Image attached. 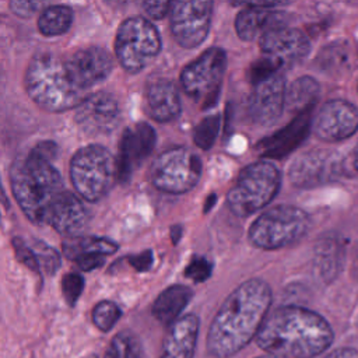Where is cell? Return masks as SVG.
Segmentation results:
<instances>
[{"label":"cell","instance_id":"1","mask_svg":"<svg viewBox=\"0 0 358 358\" xmlns=\"http://www.w3.org/2000/svg\"><path fill=\"white\" fill-rule=\"evenodd\" d=\"M113 60L99 46H85L66 55H35L25 71L24 84L29 98L43 110L64 112L78 108L112 73Z\"/></svg>","mask_w":358,"mask_h":358},{"label":"cell","instance_id":"2","mask_svg":"<svg viewBox=\"0 0 358 358\" xmlns=\"http://www.w3.org/2000/svg\"><path fill=\"white\" fill-rule=\"evenodd\" d=\"M13 196L27 218L36 225H50L69 238L78 236L90 214L83 201L64 189L52 161L31 148L18 155L10 168Z\"/></svg>","mask_w":358,"mask_h":358},{"label":"cell","instance_id":"3","mask_svg":"<svg viewBox=\"0 0 358 358\" xmlns=\"http://www.w3.org/2000/svg\"><path fill=\"white\" fill-rule=\"evenodd\" d=\"M271 289L260 278H252L236 287L222 302L210 324L206 347L214 358L238 354L263 326L271 305Z\"/></svg>","mask_w":358,"mask_h":358},{"label":"cell","instance_id":"4","mask_svg":"<svg viewBox=\"0 0 358 358\" xmlns=\"http://www.w3.org/2000/svg\"><path fill=\"white\" fill-rule=\"evenodd\" d=\"M333 330L319 313L302 306H282L267 315L256 341L280 358H313L333 343Z\"/></svg>","mask_w":358,"mask_h":358},{"label":"cell","instance_id":"5","mask_svg":"<svg viewBox=\"0 0 358 358\" xmlns=\"http://www.w3.org/2000/svg\"><path fill=\"white\" fill-rule=\"evenodd\" d=\"M281 173L268 161L245 166L227 194L229 210L239 217H249L266 207L278 193Z\"/></svg>","mask_w":358,"mask_h":358},{"label":"cell","instance_id":"6","mask_svg":"<svg viewBox=\"0 0 358 358\" xmlns=\"http://www.w3.org/2000/svg\"><path fill=\"white\" fill-rule=\"evenodd\" d=\"M310 228L309 215L299 207L278 204L260 214L249 228V241L264 250L281 249L299 242Z\"/></svg>","mask_w":358,"mask_h":358},{"label":"cell","instance_id":"7","mask_svg":"<svg viewBox=\"0 0 358 358\" xmlns=\"http://www.w3.org/2000/svg\"><path fill=\"white\" fill-rule=\"evenodd\" d=\"M70 179L74 190L87 201L101 200L117 179L116 158L102 145L80 148L70 161Z\"/></svg>","mask_w":358,"mask_h":358},{"label":"cell","instance_id":"8","mask_svg":"<svg viewBox=\"0 0 358 358\" xmlns=\"http://www.w3.org/2000/svg\"><path fill=\"white\" fill-rule=\"evenodd\" d=\"M159 50L161 36L154 24L144 17H130L119 25L115 55L127 73L143 71L157 59Z\"/></svg>","mask_w":358,"mask_h":358},{"label":"cell","instance_id":"9","mask_svg":"<svg viewBox=\"0 0 358 358\" xmlns=\"http://www.w3.org/2000/svg\"><path fill=\"white\" fill-rule=\"evenodd\" d=\"M225 67V52L221 48H208L182 70V88L203 109H208L217 102Z\"/></svg>","mask_w":358,"mask_h":358},{"label":"cell","instance_id":"10","mask_svg":"<svg viewBox=\"0 0 358 358\" xmlns=\"http://www.w3.org/2000/svg\"><path fill=\"white\" fill-rule=\"evenodd\" d=\"M201 176V161L186 147H172L161 152L151 165L150 178L161 192L179 194L192 190Z\"/></svg>","mask_w":358,"mask_h":358},{"label":"cell","instance_id":"11","mask_svg":"<svg viewBox=\"0 0 358 358\" xmlns=\"http://www.w3.org/2000/svg\"><path fill=\"white\" fill-rule=\"evenodd\" d=\"M345 175L343 155L331 150H310L292 161L288 178L292 186L309 189L324 185Z\"/></svg>","mask_w":358,"mask_h":358},{"label":"cell","instance_id":"12","mask_svg":"<svg viewBox=\"0 0 358 358\" xmlns=\"http://www.w3.org/2000/svg\"><path fill=\"white\" fill-rule=\"evenodd\" d=\"M213 7V1L173 3L171 11V32L182 48H196L207 38Z\"/></svg>","mask_w":358,"mask_h":358},{"label":"cell","instance_id":"13","mask_svg":"<svg viewBox=\"0 0 358 358\" xmlns=\"http://www.w3.org/2000/svg\"><path fill=\"white\" fill-rule=\"evenodd\" d=\"M263 57L273 62L278 69L292 67L299 63L310 49L306 35L287 25L266 32L259 39Z\"/></svg>","mask_w":358,"mask_h":358},{"label":"cell","instance_id":"14","mask_svg":"<svg viewBox=\"0 0 358 358\" xmlns=\"http://www.w3.org/2000/svg\"><path fill=\"white\" fill-rule=\"evenodd\" d=\"M74 120L77 126L90 136L108 134L119 126L122 112L112 94L98 91L84 99L76 109Z\"/></svg>","mask_w":358,"mask_h":358},{"label":"cell","instance_id":"15","mask_svg":"<svg viewBox=\"0 0 358 358\" xmlns=\"http://www.w3.org/2000/svg\"><path fill=\"white\" fill-rule=\"evenodd\" d=\"M312 126L316 137L326 143L345 140L358 130V109L344 99L327 101L319 109Z\"/></svg>","mask_w":358,"mask_h":358},{"label":"cell","instance_id":"16","mask_svg":"<svg viewBox=\"0 0 358 358\" xmlns=\"http://www.w3.org/2000/svg\"><path fill=\"white\" fill-rule=\"evenodd\" d=\"M285 83L280 73L255 84L248 101L250 117L263 126L273 124L285 108Z\"/></svg>","mask_w":358,"mask_h":358},{"label":"cell","instance_id":"17","mask_svg":"<svg viewBox=\"0 0 358 358\" xmlns=\"http://www.w3.org/2000/svg\"><path fill=\"white\" fill-rule=\"evenodd\" d=\"M155 140L157 134L154 129L144 122L137 123L123 133L116 159L117 179L120 182H127L130 179L133 169L154 150Z\"/></svg>","mask_w":358,"mask_h":358},{"label":"cell","instance_id":"18","mask_svg":"<svg viewBox=\"0 0 358 358\" xmlns=\"http://www.w3.org/2000/svg\"><path fill=\"white\" fill-rule=\"evenodd\" d=\"M199 336V317L193 313L180 316L164 337L159 358H193Z\"/></svg>","mask_w":358,"mask_h":358},{"label":"cell","instance_id":"19","mask_svg":"<svg viewBox=\"0 0 358 358\" xmlns=\"http://www.w3.org/2000/svg\"><path fill=\"white\" fill-rule=\"evenodd\" d=\"M309 127L310 110H306L296 115L295 119L280 131L259 141L256 144L257 150L263 157L267 158H284L306 137Z\"/></svg>","mask_w":358,"mask_h":358},{"label":"cell","instance_id":"20","mask_svg":"<svg viewBox=\"0 0 358 358\" xmlns=\"http://www.w3.org/2000/svg\"><path fill=\"white\" fill-rule=\"evenodd\" d=\"M242 6L245 8L235 18V29L242 41L260 39L266 32L285 25L282 14L275 10L256 7L252 3H242Z\"/></svg>","mask_w":358,"mask_h":358},{"label":"cell","instance_id":"21","mask_svg":"<svg viewBox=\"0 0 358 358\" xmlns=\"http://www.w3.org/2000/svg\"><path fill=\"white\" fill-rule=\"evenodd\" d=\"M147 109L150 116L161 123L176 119L180 113V96L173 81L155 78L147 84Z\"/></svg>","mask_w":358,"mask_h":358},{"label":"cell","instance_id":"22","mask_svg":"<svg viewBox=\"0 0 358 358\" xmlns=\"http://www.w3.org/2000/svg\"><path fill=\"white\" fill-rule=\"evenodd\" d=\"M193 292L189 287L175 284L164 289L152 303V315L162 324L171 326L179 319V315L192 299Z\"/></svg>","mask_w":358,"mask_h":358},{"label":"cell","instance_id":"23","mask_svg":"<svg viewBox=\"0 0 358 358\" xmlns=\"http://www.w3.org/2000/svg\"><path fill=\"white\" fill-rule=\"evenodd\" d=\"M319 84L312 77L296 78L285 94V108L294 113H303L310 110L319 96Z\"/></svg>","mask_w":358,"mask_h":358},{"label":"cell","instance_id":"24","mask_svg":"<svg viewBox=\"0 0 358 358\" xmlns=\"http://www.w3.org/2000/svg\"><path fill=\"white\" fill-rule=\"evenodd\" d=\"M117 250V245L106 238L98 236H71L63 242V253L67 259L76 260L85 255H112Z\"/></svg>","mask_w":358,"mask_h":358},{"label":"cell","instance_id":"25","mask_svg":"<svg viewBox=\"0 0 358 358\" xmlns=\"http://www.w3.org/2000/svg\"><path fill=\"white\" fill-rule=\"evenodd\" d=\"M344 246L334 236L323 238L315 250V264L323 278H331L338 271L343 260Z\"/></svg>","mask_w":358,"mask_h":358},{"label":"cell","instance_id":"26","mask_svg":"<svg viewBox=\"0 0 358 358\" xmlns=\"http://www.w3.org/2000/svg\"><path fill=\"white\" fill-rule=\"evenodd\" d=\"M73 22V11L67 6L53 4L42 10L38 18V29L45 36L63 35Z\"/></svg>","mask_w":358,"mask_h":358},{"label":"cell","instance_id":"27","mask_svg":"<svg viewBox=\"0 0 358 358\" xmlns=\"http://www.w3.org/2000/svg\"><path fill=\"white\" fill-rule=\"evenodd\" d=\"M103 358H143L141 341L130 330L119 331L106 347Z\"/></svg>","mask_w":358,"mask_h":358},{"label":"cell","instance_id":"28","mask_svg":"<svg viewBox=\"0 0 358 358\" xmlns=\"http://www.w3.org/2000/svg\"><path fill=\"white\" fill-rule=\"evenodd\" d=\"M122 316L120 308L112 302V301H101L98 302L91 313L92 323L101 330V331H109L112 327L117 323V320Z\"/></svg>","mask_w":358,"mask_h":358},{"label":"cell","instance_id":"29","mask_svg":"<svg viewBox=\"0 0 358 358\" xmlns=\"http://www.w3.org/2000/svg\"><path fill=\"white\" fill-rule=\"evenodd\" d=\"M220 115H210L207 117H204L194 129L193 133V140L196 143L197 147H200L201 150H208L213 147L218 130H220Z\"/></svg>","mask_w":358,"mask_h":358},{"label":"cell","instance_id":"30","mask_svg":"<svg viewBox=\"0 0 358 358\" xmlns=\"http://www.w3.org/2000/svg\"><path fill=\"white\" fill-rule=\"evenodd\" d=\"M29 246H31V249L34 250V253L36 256L41 271H43L48 275H53L59 270L60 263H62L59 253L52 246H49L48 243H45L42 241H38V239L31 241Z\"/></svg>","mask_w":358,"mask_h":358},{"label":"cell","instance_id":"31","mask_svg":"<svg viewBox=\"0 0 358 358\" xmlns=\"http://www.w3.org/2000/svg\"><path fill=\"white\" fill-rule=\"evenodd\" d=\"M84 289V278L77 273H69L62 280V292L64 296V301L74 306L77 299L80 298L81 292Z\"/></svg>","mask_w":358,"mask_h":358},{"label":"cell","instance_id":"32","mask_svg":"<svg viewBox=\"0 0 358 358\" xmlns=\"http://www.w3.org/2000/svg\"><path fill=\"white\" fill-rule=\"evenodd\" d=\"M213 267L206 257L194 256L185 268V275L194 282H203L211 275Z\"/></svg>","mask_w":358,"mask_h":358},{"label":"cell","instance_id":"33","mask_svg":"<svg viewBox=\"0 0 358 358\" xmlns=\"http://www.w3.org/2000/svg\"><path fill=\"white\" fill-rule=\"evenodd\" d=\"M13 246H14V252H15V256L18 257V260L25 264L28 268H31L32 271H35L36 274H41V267H39V263L36 260V256L34 253V250L31 249L29 245H27L22 239L20 238H13L11 241Z\"/></svg>","mask_w":358,"mask_h":358},{"label":"cell","instance_id":"34","mask_svg":"<svg viewBox=\"0 0 358 358\" xmlns=\"http://www.w3.org/2000/svg\"><path fill=\"white\" fill-rule=\"evenodd\" d=\"M8 7L15 15H18L21 18H31L34 14L41 11V8L45 10L49 6H48V3H43V1H17V0H13V1H10Z\"/></svg>","mask_w":358,"mask_h":358},{"label":"cell","instance_id":"35","mask_svg":"<svg viewBox=\"0 0 358 358\" xmlns=\"http://www.w3.org/2000/svg\"><path fill=\"white\" fill-rule=\"evenodd\" d=\"M144 11L154 20H161L172 11V1H145L141 4Z\"/></svg>","mask_w":358,"mask_h":358},{"label":"cell","instance_id":"36","mask_svg":"<svg viewBox=\"0 0 358 358\" xmlns=\"http://www.w3.org/2000/svg\"><path fill=\"white\" fill-rule=\"evenodd\" d=\"M74 263L83 270V271H91L98 267H101L105 263V257L102 255H85L80 256L74 260Z\"/></svg>","mask_w":358,"mask_h":358},{"label":"cell","instance_id":"37","mask_svg":"<svg viewBox=\"0 0 358 358\" xmlns=\"http://www.w3.org/2000/svg\"><path fill=\"white\" fill-rule=\"evenodd\" d=\"M154 262V256L151 250H145L140 255L136 256H130L129 257V263L131 267H134L137 271H147L151 268Z\"/></svg>","mask_w":358,"mask_h":358},{"label":"cell","instance_id":"38","mask_svg":"<svg viewBox=\"0 0 358 358\" xmlns=\"http://www.w3.org/2000/svg\"><path fill=\"white\" fill-rule=\"evenodd\" d=\"M326 358H358V351L354 348H340L327 355Z\"/></svg>","mask_w":358,"mask_h":358},{"label":"cell","instance_id":"39","mask_svg":"<svg viewBox=\"0 0 358 358\" xmlns=\"http://www.w3.org/2000/svg\"><path fill=\"white\" fill-rule=\"evenodd\" d=\"M352 165H354V169L358 172V141L354 147V151H352Z\"/></svg>","mask_w":358,"mask_h":358},{"label":"cell","instance_id":"40","mask_svg":"<svg viewBox=\"0 0 358 358\" xmlns=\"http://www.w3.org/2000/svg\"><path fill=\"white\" fill-rule=\"evenodd\" d=\"M255 358H280V357H275V355H271V354H266V355H260V357H255Z\"/></svg>","mask_w":358,"mask_h":358}]
</instances>
